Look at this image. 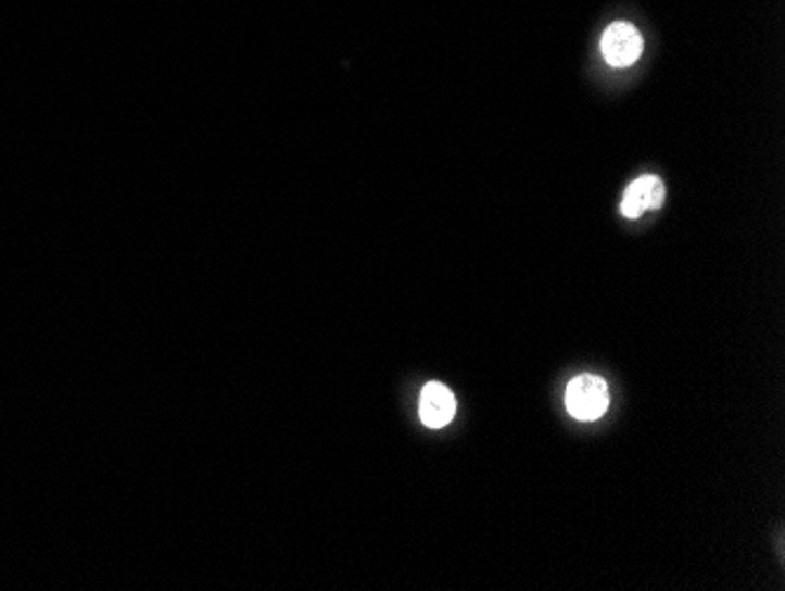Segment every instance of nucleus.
<instances>
[{
	"instance_id": "nucleus-1",
	"label": "nucleus",
	"mask_w": 785,
	"mask_h": 591,
	"mask_svg": "<svg viewBox=\"0 0 785 591\" xmlns=\"http://www.w3.org/2000/svg\"><path fill=\"white\" fill-rule=\"evenodd\" d=\"M565 405L572 417L581 422H593L603 417L609 407V387L597 375H579L567 387Z\"/></svg>"
},
{
	"instance_id": "nucleus-2",
	"label": "nucleus",
	"mask_w": 785,
	"mask_h": 591,
	"mask_svg": "<svg viewBox=\"0 0 785 591\" xmlns=\"http://www.w3.org/2000/svg\"><path fill=\"white\" fill-rule=\"evenodd\" d=\"M599 50H603L607 64L625 68L635 64L642 58V50H645V40H642L640 32L633 24L628 22H613L609 29L603 34L599 40Z\"/></svg>"
},
{
	"instance_id": "nucleus-3",
	"label": "nucleus",
	"mask_w": 785,
	"mask_h": 591,
	"mask_svg": "<svg viewBox=\"0 0 785 591\" xmlns=\"http://www.w3.org/2000/svg\"><path fill=\"white\" fill-rule=\"evenodd\" d=\"M666 201V187L656 175H642L625 189L621 201V215L637 219L651 208H661Z\"/></svg>"
},
{
	"instance_id": "nucleus-4",
	"label": "nucleus",
	"mask_w": 785,
	"mask_h": 591,
	"mask_svg": "<svg viewBox=\"0 0 785 591\" xmlns=\"http://www.w3.org/2000/svg\"><path fill=\"white\" fill-rule=\"evenodd\" d=\"M419 415L426 427L442 429L447 427L456 415V399L454 393L440 382H428L421 391L419 401Z\"/></svg>"
}]
</instances>
